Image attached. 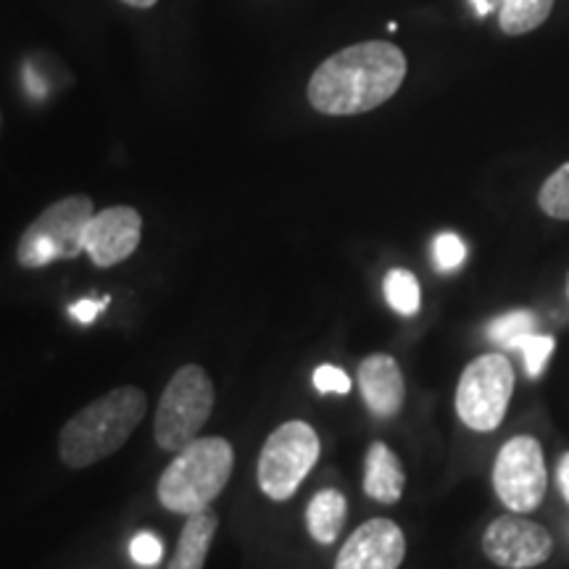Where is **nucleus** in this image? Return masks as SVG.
Listing matches in <instances>:
<instances>
[{
    "mask_svg": "<svg viewBox=\"0 0 569 569\" xmlns=\"http://www.w3.org/2000/svg\"><path fill=\"white\" fill-rule=\"evenodd\" d=\"M407 80V56L393 42H356L322 61L309 80V103L327 117H356L382 106Z\"/></svg>",
    "mask_w": 569,
    "mask_h": 569,
    "instance_id": "nucleus-1",
    "label": "nucleus"
},
{
    "mask_svg": "<svg viewBox=\"0 0 569 569\" xmlns=\"http://www.w3.org/2000/svg\"><path fill=\"white\" fill-rule=\"evenodd\" d=\"M148 411L140 388L122 386L77 411L59 432V457L69 469H88L117 453Z\"/></svg>",
    "mask_w": 569,
    "mask_h": 569,
    "instance_id": "nucleus-2",
    "label": "nucleus"
},
{
    "mask_svg": "<svg viewBox=\"0 0 569 569\" xmlns=\"http://www.w3.org/2000/svg\"><path fill=\"white\" fill-rule=\"evenodd\" d=\"M234 448L224 438H196L177 451L156 486L159 503L174 515H198L209 509L232 478Z\"/></svg>",
    "mask_w": 569,
    "mask_h": 569,
    "instance_id": "nucleus-3",
    "label": "nucleus"
},
{
    "mask_svg": "<svg viewBox=\"0 0 569 569\" xmlns=\"http://www.w3.org/2000/svg\"><path fill=\"white\" fill-rule=\"evenodd\" d=\"M213 401L217 390L201 365L177 369L156 409L153 438L161 451H180L190 440H196L201 427L209 422Z\"/></svg>",
    "mask_w": 569,
    "mask_h": 569,
    "instance_id": "nucleus-4",
    "label": "nucleus"
},
{
    "mask_svg": "<svg viewBox=\"0 0 569 569\" xmlns=\"http://www.w3.org/2000/svg\"><path fill=\"white\" fill-rule=\"evenodd\" d=\"M92 217H96V206L88 196H67L48 206L21 232L17 246L19 264L40 269L59 259H77L84 251V234Z\"/></svg>",
    "mask_w": 569,
    "mask_h": 569,
    "instance_id": "nucleus-5",
    "label": "nucleus"
},
{
    "mask_svg": "<svg viewBox=\"0 0 569 569\" xmlns=\"http://www.w3.org/2000/svg\"><path fill=\"white\" fill-rule=\"evenodd\" d=\"M322 453L317 430L311 425L293 419L277 427L264 440V448L259 453V467H256V478L259 488L272 501H288L296 496L301 482L309 478Z\"/></svg>",
    "mask_w": 569,
    "mask_h": 569,
    "instance_id": "nucleus-6",
    "label": "nucleus"
},
{
    "mask_svg": "<svg viewBox=\"0 0 569 569\" xmlns=\"http://www.w3.org/2000/svg\"><path fill=\"white\" fill-rule=\"evenodd\" d=\"M515 393V367L507 356L486 353L469 361L459 377L457 415L469 430L490 432L507 417Z\"/></svg>",
    "mask_w": 569,
    "mask_h": 569,
    "instance_id": "nucleus-7",
    "label": "nucleus"
},
{
    "mask_svg": "<svg viewBox=\"0 0 569 569\" xmlns=\"http://www.w3.org/2000/svg\"><path fill=\"white\" fill-rule=\"evenodd\" d=\"M549 475H546L543 448L532 436L507 440L493 465L496 496L509 511L528 515L543 503Z\"/></svg>",
    "mask_w": 569,
    "mask_h": 569,
    "instance_id": "nucleus-8",
    "label": "nucleus"
},
{
    "mask_svg": "<svg viewBox=\"0 0 569 569\" xmlns=\"http://www.w3.org/2000/svg\"><path fill=\"white\" fill-rule=\"evenodd\" d=\"M553 538L543 525L517 515H503L488 525L482 536V553L503 569H532L549 561Z\"/></svg>",
    "mask_w": 569,
    "mask_h": 569,
    "instance_id": "nucleus-9",
    "label": "nucleus"
},
{
    "mask_svg": "<svg viewBox=\"0 0 569 569\" xmlns=\"http://www.w3.org/2000/svg\"><path fill=\"white\" fill-rule=\"evenodd\" d=\"M407 557V538L393 519L375 517L359 525L340 549L336 569H398Z\"/></svg>",
    "mask_w": 569,
    "mask_h": 569,
    "instance_id": "nucleus-10",
    "label": "nucleus"
},
{
    "mask_svg": "<svg viewBox=\"0 0 569 569\" xmlns=\"http://www.w3.org/2000/svg\"><path fill=\"white\" fill-rule=\"evenodd\" d=\"M142 217L132 206H111L98 211L84 234V251L96 267H117L138 251Z\"/></svg>",
    "mask_w": 569,
    "mask_h": 569,
    "instance_id": "nucleus-11",
    "label": "nucleus"
},
{
    "mask_svg": "<svg viewBox=\"0 0 569 569\" xmlns=\"http://www.w3.org/2000/svg\"><path fill=\"white\" fill-rule=\"evenodd\" d=\"M359 388L369 411L380 419H390L407 401V380L393 356L372 353L359 365Z\"/></svg>",
    "mask_w": 569,
    "mask_h": 569,
    "instance_id": "nucleus-12",
    "label": "nucleus"
},
{
    "mask_svg": "<svg viewBox=\"0 0 569 569\" xmlns=\"http://www.w3.org/2000/svg\"><path fill=\"white\" fill-rule=\"evenodd\" d=\"M403 486H407V472L401 459L396 457L393 448L375 440L365 461V493L380 503H396L401 501Z\"/></svg>",
    "mask_w": 569,
    "mask_h": 569,
    "instance_id": "nucleus-13",
    "label": "nucleus"
},
{
    "mask_svg": "<svg viewBox=\"0 0 569 569\" xmlns=\"http://www.w3.org/2000/svg\"><path fill=\"white\" fill-rule=\"evenodd\" d=\"M217 530L219 515L211 507L198 511V515H190L180 532V540H177V551L174 559L169 561V569H203Z\"/></svg>",
    "mask_w": 569,
    "mask_h": 569,
    "instance_id": "nucleus-14",
    "label": "nucleus"
},
{
    "mask_svg": "<svg viewBox=\"0 0 569 569\" xmlns=\"http://www.w3.org/2000/svg\"><path fill=\"white\" fill-rule=\"evenodd\" d=\"M348 517V501L346 496L336 488L319 490V493L311 498L309 509H306V528H309L311 538L317 543L330 546L336 543V538L343 530Z\"/></svg>",
    "mask_w": 569,
    "mask_h": 569,
    "instance_id": "nucleus-15",
    "label": "nucleus"
},
{
    "mask_svg": "<svg viewBox=\"0 0 569 569\" xmlns=\"http://www.w3.org/2000/svg\"><path fill=\"white\" fill-rule=\"evenodd\" d=\"M553 0H501L498 24L507 34H528L551 17Z\"/></svg>",
    "mask_w": 569,
    "mask_h": 569,
    "instance_id": "nucleus-16",
    "label": "nucleus"
},
{
    "mask_svg": "<svg viewBox=\"0 0 569 569\" xmlns=\"http://www.w3.org/2000/svg\"><path fill=\"white\" fill-rule=\"evenodd\" d=\"M388 306L401 317H415L419 311V282L409 269H390L386 274Z\"/></svg>",
    "mask_w": 569,
    "mask_h": 569,
    "instance_id": "nucleus-17",
    "label": "nucleus"
},
{
    "mask_svg": "<svg viewBox=\"0 0 569 569\" xmlns=\"http://www.w3.org/2000/svg\"><path fill=\"white\" fill-rule=\"evenodd\" d=\"M538 206L551 219L569 222V161L561 163L557 172L543 182L538 193Z\"/></svg>",
    "mask_w": 569,
    "mask_h": 569,
    "instance_id": "nucleus-18",
    "label": "nucleus"
},
{
    "mask_svg": "<svg viewBox=\"0 0 569 569\" xmlns=\"http://www.w3.org/2000/svg\"><path fill=\"white\" fill-rule=\"evenodd\" d=\"M511 348H519V351L525 353V367H528V375L536 380V377L543 375V367L546 361H549V356L553 353V338L549 336H519Z\"/></svg>",
    "mask_w": 569,
    "mask_h": 569,
    "instance_id": "nucleus-19",
    "label": "nucleus"
},
{
    "mask_svg": "<svg viewBox=\"0 0 569 569\" xmlns=\"http://www.w3.org/2000/svg\"><path fill=\"white\" fill-rule=\"evenodd\" d=\"M536 327V317L530 311H511V315L498 317L493 325L488 327V336L496 340V343L511 346L519 336H528Z\"/></svg>",
    "mask_w": 569,
    "mask_h": 569,
    "instance_id": "nucleus-20",
    "label": "nucleus"
},
{
    "mask_svg": "<svg viewBox=\"0 0 569 569\" xmlns=\"http://www.w3.org/2000/svg\"><path fill=\"white\" fill-rule=\"evenodd\" d=\"M436 267L440 272H453V269L461 267V261H465L467 256V248L461 243L459 234L453 232H443L436 238Z\"/></svg>",
    "mask_w": 569,
    "mask_h": 569,
    "instance_id": "nucleus-21",
    "label": "nucleus"
},
{
    "mask_svg": "<svg viewBox=\"0 0 569 569\" xmlns=\"http://www.w3.org/2000/svg\"><path fill=\"white\" fill-rule=\"evenodd\" d=\"M315 386L319 393L346 396L348 390H351V380H348V375L343 372V369H338L332 365H322V367H317V372H315Z\"/></svg>",
    "mask_w": 569,
    "mask_h": 569,
    "instance_id": "nucleus-22",
    "label": "nucleus"
},
{
    "mask_svg": "<svg viewBox=\"0 0 569 569\" xmlns=\"http://www.w3.org/2000/svg\"><path fill=\"white\" fill-rule=\"evenodd\" d=\"M130 551H132V559L138 561V565L153 567V565H159L163 557V543L153 536V532H140V536L132 540Z\"/></svg>",
    "mask_w": 569,
    "mask_h": 569,
    "instance_id": "nucleus-23",
    "label": "nucleus"
},
{
    "mask_svg": "<svg viewBox=\"0 0 569 569\" xmlns=\"http://www.w3.org/2000/svg\"><path fill=\"white\" fill-rule=\"evenodd\" d=\"M106 303H109V298H103L101 303H96V301H90V298H84V301H80V303H74V306H71V317H74L77 322H82V325H90L92 319L98 317V311H101Z\"/></svg>",
    "mask_w": 569,
    "mask_h": 569,
    "instance_id": "nucleus-24",
    "label": "nucleus"
},
{
    "mask_svg": "<svg viewBox=\"0 0 569 569\" xmlns=\"http://www.w3.org/2000/svg\"><path fill=\"white\" fill-rule=\"evenodd\" d=\"M557 480H559V490L561 496H565V501L569 503V451L565 457L559 459V467H557Z\"/></svg>",
    "mask_w": 569,
    "mask_h": 569,
    "instance_id": "nucleus-25",
    "label": "nucleus"
},
{
    "mask_svg": "<svg viewBox=\"0 0 569 569\" xmlns=\"http://www.w3.org/2000/svg\"><path fill=\"white\" fill-rule=\"evenodd\" d=\"M122 3L132 6V9H151V6H156V0H122Z\"/></svg>",
    "mask_w": 569,
    "mask_h": 569,
    "instance_id": "nucleus-26",
    "label": "nucleus"
},
{
    "mask_svg": "<svg viewBox=\"0 0 569 569\" xmlns=\"http://www.w3.org/2000/svg\"><path fill=\"white\" fill-rule=\"evenodd\" d=\"M472 3H475V9H478L480 17H486V13H490V9H493V3H490V0H472Z\"/></svg>",
    "mask_w": 569,
    "mask_h": 569,
    "instance_id": "nucleus-27",
    "label": "nucleus"
},
{
    "mask_svg": "<svg viewBox=\"0 0 569 569\" xmlns=\"http://www.w3.org/2000/svg\"><path fill=\"white\" fill-rule=\"evenodd\" d=\"M567 296H569V277H567Z\"/></svg>",
    "mask_w": 569,
    "mask_h": 569,
    "instance_id": "nucleus-28",
    "label": "nucleus"
}]
</instances>
